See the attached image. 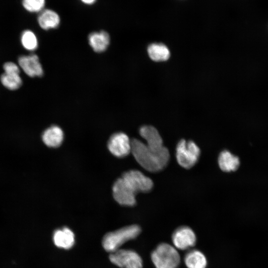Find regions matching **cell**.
Returning a JSON list of instances; mask_svg holds the SVG:
<instances>
[{
	"mask_svg": "<svg viewBox=\"0 0 268 268\" xmlns=\"http://www.w3.org/2000/svg\"><path fill=\"white\" fill-rule=\"evenodd\" d=\"M139 134L146 141V145L153 151L160 154H169L168 149L163 145V140L158 131L151 126H143Z\"/></svg>",
	"mask_w": 268,
	"mask_h": 268,
	"instance_id": "52a82bcc",
	"label": "cell"
},
{
	"mask_svg": "<svg viewBox=\"0 0 268 268\" xmlns=\"http://www.w3.org/2000/svg\"><path fill=\"white\" fill-rule=\"evenodd\" d=\"M64 136L62 129L57 125H53L44 131L42 135V139L47 146L55 148L62 144Z\"/></svg>",
	"mask_w": 268,
	"mask_h": 268,
	"instance_id": "4fadbf2b",
	"label": "cell"
},
{
	"mask_svg": "<svg viewBox=\"0 0 268 268\" xmlns=\"http://www.w3.org/2000/svg\"><path fill=\"white\" fill-rule=\"evenodd\" d=\"M18 63L21 69L30 77H39L44 73L39 58L35 54L20 56Z\"/></svg>",
	"mask_w": 268,
	"mask_h": 268,
	"instance_id": "8fae6325",
	"label": "cell"
},
{
	"mask_svg": "<svg viewBox=\"0 0 268 268\" xmlns=\"http://www.w3.org/2000/svg\"><path fill=\"white\" fill-rule=\"evenodd\" d=\"M109 259L111 263L121 268H142L143 266L140 256L132 250L119 249L110 253Z\"/></svg>",
	"mask_w": 268,
	"mask_h": 268,
	"instance_id": "5b68a950",
	"label": "cell"
},
{
	"mask_svg": "<svg viewBox=\"0 0 268 268\" xmlns=\"http://www.w3.org/2000/svg\"><path fill=\"white\" fill-rule=\"evenodd\" d=\"M19 73L4 72L0 77L2 84L9 90L17 89L22 84V79Z\"/></svg>",
	"mask_w": 268,
	"mask_h": 268,
	"instance_id": "d6986e66",
	"label": "cell"
},
{
	"mask_svg": "<svg viewBox=\"0 0 268 268\" xmlns=\"http://www.w3.org/2000/svg\"><path fill=\"white\" fill-rule=\"evenodd\" d=\"M112 191L114 199L119 204L130 206L135 204L136 194L122 177L115 182Z\"/></svg>",
	"mask_w": 268,
	"mask_h": 268,
	"instance_id": "ba28073f",
	"label": "cell"
},
{
	"mask_svg": "<svg viewBox=\"0 0 268 268\" xmlns=\"http://www.w3.org/2000/svg\"><path fill=\"white\" fill-rule=\"evenodd\" d=\"M38 23L41 28L48 30L58 27L61 23L59 14L51 9L42 10L38 17Z\"/></svg>",
	"mask_w": 268,
	"mask_h": 268,
	"instance_id": "5bb4252c",
	"label": "cell"
},
{
	"mask_svg": "<svg viewBox=\"0 0 268 268\" xmlns=\"http://www.w3.org/2000/svg\"><path fill=\"white\" fill-rule=\"evenodd\" d=\"M149 58L153 61L160 62L167 60L170 56L167 47L161 43H152L147 48Z\"/></svg>",
	"mask_w": 268,
	"mask_h": 268,
	"instance_id": "ac0fdd59",
	"label": "cell"
},
{
	"mask_svg": "<svg viewBox=\"0 0 268 268\" xmlns=\"http://www.w3.org/2000/svg\"><path fill=\"white\" fill-rule=\"evenodd\" d=\"M200 149L192 140H180L176 146V157L178 164L185 169H190L198 162Z\"/></svg>",
	"mask_w": 268,
	"mask_h": 268,
	"instance_id": "277c9868",
	"label": "cell"
},
{
	"mask_svg": "<svg viewBox=\"0 0 268 268\" xmlns=\"http://www.w3.org/2000/svg\"><path fill=\"white\" fill-rule=\"evenodd\" d=\"M131 152L142 167L151 172L163 170L170 159V154H158L149 148L145 143L135 138L131 140Z\"/></svg>",
	"mask_w": 268,
	"mask_h": 268,
	"instance_id": "6da1fadb",
	"label": "cell"
},
{
	"mask_svg": "<svg viewBox=\"0 0 268 268\" xmlns=\"http://www.w3.org/2000/svg\"><path fill=\"white\" fill-rule=\"evenodd\" d=\"M88 43L94 51L101 53L108 47L110 38L109 34L105 31L93 32L88 36Z\"/></svg>",
	"mask_w": 268,
	"mask_h": 268,
	"instance_id": "9a60e30c",
	"label": "cell"
},
{
	"mask_svg": "<svg viewBox=\"0 0 268 268\" xmlns=\"http://www.w3.org/2000/svg\"><path fill=\"white\" fill-rule=\"evenodd\" d=\"M140 232L139 226L132 225L107 233L102 241L103 247L107 252L112 253L119 249L125 242L135 238Z\"/></svg>",
	"mask_w": 268,
	"mask_h": 268,
	"instance_id": "7a4b0ae2",
	"label": "cell"
},
{
	"mask_svg": "<svg viewBox=\"0 0 268 268\" xmlns=\"http://www.w3.org/2000/svg\"><path fill=\"white\" fill-rule=\"evenodd\" d=\"M152 262L156 268H177L180 256L177 249L167 243H161L152 251Z\"/></svg>",
	"mask_w": 268,
	"mask_h": 268,
	"instance_id": "3957f363",
	"label": "cell"
},
{
	"mask_svg": "<svg viewBox=\"0 0 268 268\" xmlns=\"http://www.w3.org/2000/svg\"><path fill=\"white\" fill-rule=\"evenodd\" d=\"M22 5L28 11L39 12L43 10L45 0H22Z\"/></svg>",
	"mask_w": 268,
	"mask_h": 268,
	"instance_id": "44dd1931",
	"label": "cell"
},
{
	"mask_svg": "<svg viewBox=\"0 0 268 268\" xmlns=\"http://www.w3.org/2000/svg\"><path fill=\"white\" fill-rule=\"evenodd\" d=\"M218 163L222 171L230 172L235 171L238 168L240 160L237 156L227 150H224L219 154Z\"/></svg>",
	"mask_w": 268,
	"mask_h": 268,
	"instance_id": "2e32d148",
	"label": "cell"
},
{
	"mask_svg": "<svg viewBox=\"0 0 268 268\" xmlns=\"http://www.w3.org/2000/svg\"><path fill=\"white\" fill-rule=\"evenodd\" d=\"M122 178L136 194L137 193H146L153 188L152 180L140 171L132 170L124 173Z\"/></svg>",
	"mask_w": 268,
	"mask_h": 268,
	"instance_id": "8992f818",
	"label": "cell"
},
{
	"mask_svg": "<svg viewBox=\"0 0 268 268\" xmlns=\"http://www.w3.org/2000/svg\"><path fill=\"white\" fill-rule=\"evenodd\" d=\"M53 239L57 247L64 249H70L75 242L73 232L66 227L56 230L53 233Z\"/></svg>",
	"mask_w": 268,
	"mask_h": 268,
	"instance_id": "7c38bea8",
	"label": "cell"
},
{
	"mask_svg": "<svg viewBox=\"0 0 268 268\" xmlns=\"http://www.w3.org/2000/svg\"><path fill=\"white\" fill-rule=\"evenodd\" d=\"M187 268H206L207 260L204 254L198 250L189 251L184 258Z\"/></svg>",
	"mask_w": 268,
	"mask_h": 268,
	"instance_id": "e0dca14e",
	"label": "cell"
},
{
	"mask_svg": "<svg viewBox=\"0 0 268 268\" xmlns=\"http://www.w3.org/2000/svg\"><path fill=\"white\" fill-rule=\"evenodd\" d=\"M81 2L86 5H92L95 3L96 0H80Z\"/></svg>",
	"mask_w": 268,
	"mask_h": 268,
	"instance_id": "603a6c76",
	"label": "cell"
},
{
	"mask_svg": "<svg viewBox=\"0 0 268 268\" xmlns=\"http://www.w3.org/2000/svg\"><path fill=\"white\" fill-rule=\"evenodd\" d=\"M172 241L175 248L185 250L195 245L196 236L191 228L183 226L175 230L172 236Z\"/></svg>",
	"mask_w": 268,
	"mask_h": 268,
	"instance_id": "30bf717a",
	"label": "cell"
},
{
	"mask_svg": "<svg viewBox=\"0 0 268 268\" xmlns=\"http://www.w3.org/2000/svg\"><path fill=\"white\" fill-rule=\"evenodd\" d=\"M21 42L23 47L29 51H34L38 47L37 37L34 33L30 30H26L22 32Z\"/></svg>",
	"mask_w": 268,
	"mask_h": 268,
	"instance_id": "ffe728a7",
	"label": "cell"
},
{
	"mask_svg": "<svg viewBox=\"0 0 268 268\" xmlns=\"http://www.w3.org/2000/svg\"><path fill=\"white\" fill-rule=\"evenodd\" d=\"M107 146L110 152L117 157H124L131 152V141L124 133L113 134L108 140Z\"/></svg>",
	"mask_w": 268,
	"mask_h": 268,
	"instance_id": "9c48e42d",
	"label": "cell"
},
{
	"mask_svg": "<svg viewBox=\"0 0 268 268\" xmlns=\"http://www.w3.org/2000/svg\"><path fill=\"white\" fill-rule=\"evenodd\" d=\"M3 68L5 72L20 73L19 67L13 62H9L5 63L3 66Z\"/></svg>",
	"mask_w": 268,
	"mask_h": 268,
	"instance_id": "7402d4cb",
	"label": "cell"
}]
</instances>
